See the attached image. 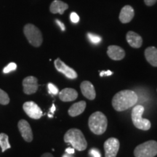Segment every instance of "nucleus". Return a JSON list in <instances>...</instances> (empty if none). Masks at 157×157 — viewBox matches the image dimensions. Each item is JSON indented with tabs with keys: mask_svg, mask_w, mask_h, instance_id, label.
<instances>
[{
	"mask_svg": "<svg viewBox=\"0 0 157 157\" xmlns=\"http://www.w3.org/2000/svg\"><path fill=\"white\" fill-rule=\"evenodd\" d=\"M138 97L132 90H125L117 93L112 99V106L117 111H126L137 103Z\"/></svg>",
	"mask_w": 157,
	"mask_h": 157,
	"instance_id": "f257e3e1",
	"label": "nucleus"
},
{
	"mask_svg": "<svg viewBox=\"0 0 157 157\" xmlns=\"http://www.w3.org/2000/svg\"><path fill=\"white\" fill-rule=\"evenodd\" d=\"M65 143H69L78 151H84L87 147V142L80 129L72 128L68 129L64 135Z\"/></svg>",
	"mask_w": 157,
	"mask_h": 157,
	"instance_id": "f03ea898",
	"label": "nucleus"
},
{
	"mask_svg": "<svg viewBox=\"0 0 157 157\" xmlns=\"http://www.w3.org/2000/svg\"><path fill=\"white\" fill-rule=\"evenodd\" d=\"M88 125L92 132L95 135H102L105 132L108 126V120L105 115L101 111H96L90 116Z\"/></svg>",
	"mask_w": 157,
	"mask_h": 157,
	"instance_id": "7ed1b4c3",
	"label": "nucleus"
},
{
	"mask_svg": "<svg viewBox=\"0 0 157 157\" xmlns=\"http://www.w3.org/2000/svg\"><path fill=\"white\" fill-rule=\"evenodd\" d=\"M145 109L143 105H137L133 108L132 111V121L134 126L141 130H148L151 127V121L143 118V113Z\"/></svg>",
	"mask_w": 157,
	"mask_h": 157,
	"instance_id": "20e7f679",
	"label": "nucleus"
},
{
	"mask_svg": "<svg viewBox=\"0 0 157 157\" xmlns=\"http://www.w3.org/2000/svg\"><path fill=\"white\" fill-rule=\"evenodd\" d=\"M23 33L27 40L32 46L38 48L42 44L43 38L42 32L34 25L31 23L25 25L23 28Z\"/></svg>",
	"mask_w": 157,
	"mask_h": 157,
	"instance_id": "39448f33",
	"label": "nucleus"
},
{
	"mask_svg": "<svg viewBox=\"0 0 157 157\" xmlns=\"http://www.w3.org/2000/svg\"><path fill=\"white\" fill-rule=\"evenodd\" d=\"M135 157H154L157 155V142L148 140L138 145L134 150Z\"/></svg>",
	"mask_w": 157,
	"mask_h": 157,
	"instance_id": "423d86ee",
	"label": "nucleus"
},
{
	"mask_svg": "<svg viewBox=\"0 0 157 157\" xmlns=\"http://www.w3.org/2000/svg\"><path fill=\"white\" fill-rule=\"evenodd\" d=\"M119 140L115 137H110L104 143L105 157H117L119 150Z\"/></svg>",
	"mask_w": 157,
	"mask_h": 157,
	"instance_id": "0eeeda50",
	"label": "nucleus"
},
{
	"mask_svg": "<svg viewBox=\"0 0 157 157\" xmlns=\"http://www.w3.org/2000/svg\"><path fill=\"white\" fill-rule=\"evenodd\" d=\"M23 111L31 119H39L42 117L43 113L36 103L33 101H28L23 105Z\"/></svg>",
	"mask_w": 157,
	"mask_h": 157,
	"instance_id": "6e6552de",
	"label": "nucleus"
},
{
	"mask_svg": "<svg viewBox=\"0 0 157 157\" xmlns=\"http://www.w3.org/2000/svg\"><path fill=\"white\" fill-rule=\"evenodd\" d=\"M54 65L57 71L60 72V73H62L67 78H71V79H74V78H77L78 74L75 71H74L72 68H71L68 66H67V65L63 62L60 58H57L56 60H55Z\"/></svg>",
	"mask_w": 157,
	"mask_h": 157,
	"instance_id": "1a4fd4ad",
	"label": "nucleus"
},
{
	"mask_svg": "<svg viewBox=\"0 0 157 157\" xmlns=\"http://www.w3.org/2000/svg\"><path fill=\"white\" fill-rule=\"evenodd\" d=\"M23 92L26 95H31L36 93L39 84L38 79L35 76H27L23 80Z\"/></svg>",
	"mask_w": 157,
	"mask_h": 157,
	"instance_id": "9d476101",
	"label": "nucleus"
},
{
	"mask_svg": "<svg viewBox=\"0 0 157 157\" xmlns=\"http://www.w3.org/2000/svg\"><path fill=\"white\" fill-rule=\"evenodd\" d=\"M17 127H18L21 136L24 139L25 141L28 143L31 142L33 140V132L28 121L24 120V119H21L17 124Z\"/></svg>",
	"mask_w": 157,
	"mask_h": 157,
	"instance_id": "9b49d317",
	"label": "nucleus"
},
{
	"mask_svg": "<svg viewBox=\"0 0 157 157\" xmlns=\"http://www.w3.org/2000/svg\"><path fill=\"white\" fill-rule=\"evenodd\" d=\"M82 93L84 97L90 101H93L96 97V93L93 84L89 81H84L80 85Z\"/></svg>",
	"mask_w": 157,
	"mask_h": 157,
	"instance_id": "f8f14e48",
	"label": "nucleus"
},
{
	"mask_svg": "<svg viewBox=\"0 0 157 157\" xmlns=\"http://www.w3.org/2000/svg\"><path fill=\"white\" fill-rule=\"evenodd\" d=\"M107 54L113 60H121L125 57V51L121 47L117 45H111L108 48Z\"/></svg>",
	"mask_w": 157,
	"mask_h": 157,
	"instance_id": "ddd939ff",
	"label": "nucleus"
},
{
	"mask_svg": "<svg viewBox=\"0 0 157 157\" xmlns=\"http://www.w3.org/2000/svg\"><path fill=\"white\" fill-rule=\"evenodd\" d=\"M78 98V93L73 88H65L59 93V98L63 102L75 101Z\"/></svg>",
	"mask_w": 157,
	"mask_h": 157,
	"instance_id": "4468645a",
	"label": "nucleus"
},
{
	"mask_svg": "<svg viewBox=\"0 0 157 157\" xmlns=\"http://www.w3.org/2000/svg\"><path fill=\"white\" fill-rule=\"evenodd\" d=\"M126 39L128 44L133 48H140L143 44V39L140 35L134 31L127 32Z\"/></svg>",
	"mask_w": 157,
	"mask_h": 157,
	"instance_id": "2eb2a0df",
	"label": "nucleus"
},
{
	"mask_svg": "<svg viewBox=\"0 0 157 157\" xmlns=\"http://www.w3.org/2000/svg\"><path fill=\"white\" fill-rule=\"evenodd\" d=\"M135 15L134 9L131 6L126 5L121 9L119 14V20L122 23H129Z\"/></svg>",
	"mask_w": 157,
	"mask_h": 157,
	"instance_id": "dca6fc26",
	"label": "nucleus"
},
{
	"mask_svg": "<svg viewBox=\"0 0 157 157\" xmlns=\"http://www.w3.org/2000/svg\"><path fill=\"white\" fill-rule=\"evenodd\" d=\"M68 8V4L60 1V0H54L51 3L50 7V10L52 14H58L63 15L64 12Z\"/></svg>",
	"mask_w": 157,
	"mask_h": 157,
	"instance_id": "f3484780",
	"label": "nucleus"
},
{
	"mask_svg": "<svg viewBox=\"0 0 157 157\" xmlns=\"http://www.w3.org/2000/svg\"><path fill=\"white\" fill-rule=\"evenodd\" d=\"M86 106H87V103H86V102L84 101L74 103L70 107V109H68V114L72 117H77V116L80 115L81 113L84 112V111L86 109Z\"/></svg>",
	"mask_w": 157,
	"mask_h": 157,
	"instance_id": "a211bd4d",
	"label": "nucleus"
},
{
	"mask_svg": "<svg viewBox=\"0 0 157 157\" xmlns=\"http://www.w3.org/2000/svg\"><path fill=\"white\" fill-rule=\"evenodd\" d=\"M145 57L146 60L154 67H157V48L149 47L145 50Z\"/></svg>",
	"mask_w": 157,
	"mask_h": 157,
	"instance_id": "6ab92c4d",
	"label": "nucleus"
},
{
	"mask_svg": "<svg viewBox=\"0 0 157 157\" xmlns=\"http://www.w3.org/2000/svg\"><path fill=\"white\" fill-rule=\"evenodd\" d=\"M0 147H1L2 152H5L6 150L11 148L10 144L9 143V137L5 133L0 134Z\"/></svg>",
	"mask_w": 157,
	"mask_h": 157,
	"instance_id": "aec40b11",
	"label": "nucleus"
},
{
	"mask_svg": "<svg viewBox=\"0 0 157 157\" xmlns=\"http://www.w3.org/2000/svg\"><path fill=\"white\" fill-rule=\"evenodd\" d=\"M87 38L90 40V42L94 44H98L99 43L101 42L102 40V38L101 36H98L97 34H92V33H88Z\"/></svg>",
	"mask_w": 157,
	"mask_h": 157,
	"instance_id": "412c9836",
	"label": "nucleus"
},
{
	"mask_svg": "<svg viewBox=\"0 0 157 157\" xmlns=\"http://www.w3.org/2000/svg\"><path fill=\"white\" fill-rule=\"evenodd\" d=\"M10 103V98L7 93L0 89V104L2 105H7Z\"/></svg>",
	"mask_w": 157,
	"mask_h": 157,
	"instance_id": "4be33fe9",
	"label": "nucleus"
},
{
	"mask_svg": "<svg viewBox=\"0 0 157 157\" xmlns=\"http://www.w3.org/2000/svg\"><path fill=\"white\" fill-rule=\"evenodd\" d=\"M17 68V65L15 63H10L7 65V66H5L3 69V73L4 74H8L10 72L16 70Z\"/></svg>",
	"mask_w": 157,
	"mask_h": 157,
	"instance_id": "5701e85b",
	"label": "nucleus"
},
{
	"mask_svg": "<svg viewBox=\"0 0 157 157\" xmlns=\"http://www.w3.org/2000/svg\"><path fill=\"white\" fill-rule=\"evenodd\" d=\"M48 90H49V92H50V93L53 94V95H57V94L59 93L58 87H57L56 86L52 83H48Z\"/></svg>",
	"mask_w": 157,
	"mask_h": 157,
	"instance_id": "b1692460",
	"label": "nucleus"
},
{
	"mask_svg": "<svg viewBox=\"0 0 157 157\" xmlns=\"http://www.w3.org/2000/svg\"><path fill=\"white\" fill-rule=\"evenodd\" d=\"M89 154L90 156H91L92 157H101V152L99 151V150L97 148H91L89 151Z\"/></svg>",
	"mask_w": 157,
	"mask_h": 157,
	"instance_id": "393cba45",
	"label": "nucleus"
},
{
	"mask_svg": "<svg viewBox=\"0 0 157 157\" xmlns=\"http://www.w3.org/2000/svg\"><path fill=\"white\" fill-rule=\"evenodd\" d=\"M70 19H71V21L72 23H77L78 21H79V16L77 15V13L73 12V13H71Z\"/></svg>",
	"mask_w": 157,
	"mask_h": 157,
	"instance_id": "a878e982",
	"label": "nucleus"
},
{
	"mask_svg": "<svg viewBox=\"0 0 157 157\" xmlns=\"http://www.w3.org/2000/svg\"><path fill=\"white\" fill-rule=\"evenodd\" d=\"M113 73V71H101V73H100V76H101V77H103L104 76H111L112 75Z\"/></svg>",
	"mask_w": 157,
	"mask_h": 157,
	"instance_id": "bb28decb",
	"label": "nucleus"
},
{
	"mask_svg": "<svg viewBox=\"0 0 157 157\" xmlns=\"http://www.w3.org/2000/svg\"><path fill=\"white\" fill-rule=\"evenodd\" d=\"M56 22L57 24H58V26L60 27V29H61L63 31H64L65 30H66V26H65L64 23H63L61 21H59V20H56Z\"/></svg>",
	"mask_w": 157,
	"mask_h": 157,
	"instance_id": "cd10ccee",
	"label": "nucleus"
},
{
	"mask_svg": "<svg viewBox=\"0 0 157 157\" xmlns=\"http://www.w3.org/2000/svg\"><path fill=\"white\" fill-rule=\"evenodd\" d=\"M144 2L147 6H152L156 2L157 0H144Z\"/></svg>",
	"mask_w": 157,
	"mask_h": 157,
	"instance_id": "c85d7f7f",
	"label": "nucleus"
},
{
	"mask_svg": "<svg viewBox=\"0 0 157 157\" xmlns=\"http://www.w3.org/2000/svg\"><path fill=\"white\" fill-rule=\"evenodd\" d=\"M75 152V149L74 148H68L66 149V153H67L68 154H74Z\"/></svg>",
	"mask_w": 157,
	"mask_h": 157,
	"instance_id": "c756f323",
	"label": "nucleus"
},
{
	"mask_svg": "<svg viewBox=\"0 0 157 157\" xmlns=\"http://www.w3.org/2000/svg\"><path fill=\"white\" fill-rule=\"evenodd\" d=\"M55 111H56V105H55L54 104H52V108L50 109V113H52V115H53Z\"/></svg>",
	"mask_w": 157,
	"mask_h": 157,
	"instance_id": "7c9ffc66",
	"label": "nucleus"
},
{
	"mask_svg": "<svg viewBox=\"0 0 157 157\" xmlns=\"http://www.w3.org/2000/svg\"><path fill=\"white\" fill-rule=\"evenodd\" d=\"M41 157H54V156L51 154H50V153H45V154H43Z\"/></svg>",
	"mask_w": 157,
	"mask_h": 157,
	"instance_id": "2f4dec72",
	"label": "nucleus"
},
{
	"mask_svg": "<svg viewBox=\"0 0 157 157\" xmlns=\"http://www.w3.org/2000/svg\"><path fill=\"white\" fill-rule=\"evenodd\" d=\"M62 157H74V156H72L71 154H68L67 153H66V154L63 155Z\"/></svg>",
	"mask_w": 157,
	"mask_h": 157,
	"instance_id": "473e14b6",
	"label": "nucleus"
}]
</instances>
